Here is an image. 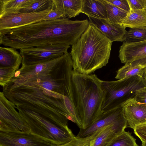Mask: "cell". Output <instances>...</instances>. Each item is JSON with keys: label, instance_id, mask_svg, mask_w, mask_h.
<instances>
[{"label": "cell", "instance_id": "cell-1", "mask_svg": "<svg viewBox=\"0 0 146 146\" xmlns=\"http://www.w3.org/2000/svg\"><path fill=\"white\" fill-rule=\"evenodd\" d=\"M6 98L17 107L32 111L62 125L69 116H76L72 101L62 95L64 84L54 72L42 70L23 76L13 77L3 87Z\"/></svg>", "mask_w": 146, "mask_h": 146}, {"label": "cell", "instance_id": "cell-2", "mask_svg": "<svg viewBox=\"0 0 146 146\" xmlns=\"http://www.w3.org/2000/svg\"><path fill=\"white\" fill-rule=\"evenodd\" d=\"M89 24L87 19L68 18L44 21L8 30L0 31V44L15 50L55 44L72 45Z\"/></svg>", "mask_w": 146, "mask_h": 146}, {"label": "cell", "instance_id": "cell-3", "mask_svg": "<svg viewBox=\"0 0 146 146\" xmlns=\"http://www.w3.org/2000/svg\"><path fill=\"white\" fill-rule=\"evenodd\" d=\"M112 42L94 26L89 24L70 53L73 70L91 74L108 63Z\"/></svg>", "mask_w": 146, "mask_h": 146}, {"label": "cell", "instance_id": "cell-4", "mask_svg": "<svg viewBox=\"0 0 146 146\" xmlns=\"http://www.w3.org/2000/svg\"><path fill=\"white\" fill-rule=\"evenodd\" d=\"M102 80L95 74H84L73 70V103L82 128L93 124L102 113L105 93Z\"/></svg>", "mask_w": 146, "mask_h": 146}, {"label": "cell", "instance_id": "cell-5", "mask_svg": "<svg viewBox=\"0 0 146 146\" xmlns=\"http://www.w3.org/2000/svg\"><path fill=\"white\" fill-rule=\"evenodd\" d=\"M30 132L57 146L66 144L75 136L69 129H66L54 121L36 112L15 106Z\"/></svg>", "mask_w": 146, "mask_h": 146}, {"label": "cell", "instance_id": "cell-6", "mask_svg": "<svg viewBox=\"0 0 146 146\" xmlns=\"http://www.w3.org/2000/svg\"><path fill=\"white\" fill-rule=\"evenodd\" d=\"M105 93L102 113L122 107L134 99L136 92L146 87L142 77L135 76L114 81L102 80Z\"/></svg>", "mask_w": 146, "mask_h": 146}, {"label": "cell", "instance_id": "cell-7", "mask_svg": "<svg viewBox=\"0 0 146 146\" xmlns=\"http://www.w3.org/2000/svg\"><path fill=\"white\" fill-rule=\"evenodd\" d=\"M70 47L67 45L55 44L21 48V64L28 65L44 63L62 56Z\"/></svg>", "mask_w": 146, "mask_h": 146}, {"label": "cell", "instance_id": "cell-8", "mask_svg": "<svg viewBox=\"0 0 146 146\" xmlns=\"http://www.w3.org/2000/svg\"><path fill=\"white\" fill-rule=\"evenodd\" d=\"M15 105L0 92V131L30 132V129L21 117Z\"/></svg>", "mask_w": 146, "mask_h": 146}, {"label": "cell", "instance_id": "cell-9", "mask_svg": "<svg viewBox=\"0 0 146 146\" xmlns=\"http://www.w3.org/2000/svg\"><path fill=\"white\" fill-rule=\"evenodd\" d=\"M51 9L36 13H6L1 14L0 31L12 29L42 21Z\"/></svg>", "mask_w": 146, "mask_h": 146}, {"label": "cell", "instance_id": "cell-10", "mask_svg": "<svg viewBox=\"0 0 146 146\" xmlns=\"http://www.w3.org/2000/svg\"><path fill=\"white\" fill-rule=\"evenodd\" d=\"M0 146H57L31 132L0 131Z\"/></svg>", "mask_w": 146, "mask_h": 146}, {"label": "cell", "instance_id": "cell-11", "mask_svg": "<svg viewBox=\"0 0 146 146\" xmlns=\"http://www.w3.org/2000/svg\"><path fill=\"white\" fill-rule=\"evenodd\" d=\"M113 124H127L122 106L103 113L93 124L80 129L77 136L84 137L95 135L104 127Z\"/></svg>", "mask_w": 146, "mask_h": 146}, {"label": "cell", "instance_id": "cell-12", "mask_svg": "<svg viewBox=\"0 0 146 146\" xmlns=\"http://www.w3.org/2000/svg\"><path fill=\"white\" fill-rule=\"evenodd\" d=\"M88 17L89 24L94 26L111 42H124L127 31L122 25L111 23L108 19Z\"/></svg>", "mask_w": 146, "mask_h": 146}, {"label": "cell", "instance_id": "cell-13", "mask_svg": "<svg viewBox=\"0 0 146 146\" xmlns=\"http://www.w3.org/2000/svg\"><path fill=\"white\" fill-rule=\"evenodd\" d=\"M122 106L129 127L134 129L137 125L146 123V104L138 103L133 99Z\"/></svg>", "mask_w": 146, "mask_h": 146}, {"label": "cell", "instance_id": "cell-14", "mask_svg": "<svg viewBox=\"0 0 146 146\" xmlns=\"http://www.w3.org/2000/svg\"><path fill=\"white\" fill-rule=\"evenodd\" d=\"M118 57L125 64L146 58V40L131 43L123 42L120 46Z\"/></svg>", "mask_w": 146, "mask_h": 146}, {"label": "cell", "instance_id": "cell-15", "mask_svg": "<svg viewBox=\"0 0 146 146\" xmlns=\"http://www.w3.org/2000/svg\"><path fill=\"white\" fill-rule=\"evenodd\" d=\"M127 125V124H113L104 127L91 140L90 146H107L125 131Z\"/></svg>", "mask_w": 146, "mask_h": 146}, {"label": "cell", "instance_id": "cell-16", "mask_svg": "<svg viewBox=\"0 0 146 146\" xmlns=\"http://www.w3.org/2000/svg\"><path fill=\"white\" fill-rule=\"evenodd\" d=\"M146 71V58L125 64L117 71L115 78L118 80L132 76L142 77Z\"/></svg>", "mask_w": 146, "mask_h": 146}, {"label": "cell", "instance_id": "cell-17", "mask_svg": "<svg viewBox=\"0 0 146 146\" xmlns=\"http://www.w3.org/2000/svg\"><path fill=\"white\" fill-rule=\"evenodd\" d=\"M23 58L20 53L10 47H0V68H11L16 71L22 64Z\"/></svg>", "mask_w": 146, "mask_h": 146}, {"label": "cell", "instance_id": "cell-18", "mask_svg": "<svg viewBox=\"0 0 146 146\" xmlns=\"http://www.w3.org/2000/svg\"><path fill=\"white\" fill-rule=\"evenodd\" d=\"M52 7L71 18L81 13L83 0H52Z\"/></svg>", "mask_w": 146, "mask_h": 146}, {"label": "cell", "instance_id": "cell-19", "mask_svg": "<svg viewBox=\"0 0 146 146\" xmlns=\"http://www.w3.org/2000/svg\"><path fill=\"white\" fill-rule=\"evenodd\" d=\"M81 13L88 17L108 19L106 8L102 0H83Z\"/></svg>", "mask_w": 146, "mask_h": 146}, {"label": "cell", "instance_id": "cell-20", "mask_svg": "<svg viewBox=\"0 0 146 146\" xmlns=\"http://www.w3.org/2000/svg\"><path fill=\"white\" fill-rule=\"evenodd\" d=\"M125 28H136L146 26L145 10L130 11L122 23Z\"/></svg>", "mask_w": 146, "mask_h": 146}, {"label": "cell", "instance_id": "cell-21", "mask_svg": "<svg viewBox=\"0 0 146 146\" xmlns=\"http://www.w3.org/2000/svg\"><path fill=\"white\" fill-rule=\"evenodd\" d=\"M36 0H0V15L6 13H16L20 9L34 2Z\"/></svg>", "mask_w": 146, "mask_h": 146}, {"label": "cell", "instance_id": "cell-22", "mask_svg": "<svg viewBox=\"0 0 146 146\" xmlns=\"http://www.w3.org/2000/svg\"><path fill=\"white\" fill-rule=\"evenodd\" d=\"M102 1L106 6L108 20L111 23L122 25L128 12L109 3L105 0Z\"/></svg>", "mask_w": 146, "mask_h": 146}, {"label": "cell", "instance_id": "cell-23", "mask_svg": "<svg viewBox=\"0 0 146 146\" xmlns=\"http://www.w3.org/2000/svg\"><path fill=\"white\" fill-rule=\"evenodd\" d=\"M145 40L146 26L130 28L126 33L124 42L127 43H131Z\"/></svg>", "mask_w": 146, "mask_h": 146}, {"label": "cell", "instance_id": "cell-24", "mask_svg": "<svg viewBox=\"0 0 146 146\" xmlns=\"http://www.w3.org/2000/svg\"><path fill=\"white\" fill-rule=\"evenodd\" d=\"M52 4V0H36L31 5L20 9L18 13H36L51 9Z\"/></svg>", "mask_w": 146, "mask_h": 146}, {"label": "cell", "instance_id": "cell-25", "mask_svg": "<svg viewBox=\"0 0 146 146\" xmlns=\"http://www.w3.org/2000/svg\"><path fill=\"white\" fill-rule=\"evenodd\" d=\"M136 140L129 131H124L107 146H139Z\"/></svg>", "mask_w": 146, "mask_h": 146}, {"label": "cell", "instance_id": "cell-26", "mask_svg": "<svg viewBox=\"0 0 146 146\" xmlns=\"http://www.w3.org/2000/svg\"><path fill=\"white\" fill-rule=\"evenodd\" d=\"M16 71L13 68H0V85L2 87L14 77Z\"/></svg>", "mask_w": 146, "mask_h": 146}, {"label": "cell", "instance_id": "cell-27", "mask_svg": "<svg viewBox=\"0 0 146 146\" xmlns=\"http://www.w3.org/2000/svg\"><path fill=\"white\" fill-rule=\"evenodd\" d=\"M91 139L90 137H81L75 136L67 143L57 146H90Z\"/></svg>", "mask_w": 146, "mask_h": 146}, {"label": "cell", "instance_id": "cell-28", "mask_svg": "<svg viewBox=\"0 0 146 146\" xmlns=\"http://www.w3.org/2000/svg\"><path fill=\"white\" fill-rule=\"evenodd\" d=\"M130 11L145 10L146 0H127Z\"/></svg>", "mask_w": 146, "mask_h": 146}, {"label": "cell", "instance_id": "cell-29", "mask_svg": "<svg viewBox=\"0 0 146 146\" xmlns=\"http://www.w3.org/2000/svg\"><path fill=\"white\" fill-rule=\"evenodd\" d=\"M133 130L134 134L142 142H146V123L136 126Z\"/></svg>", "mask_w": 146, "mask_h": 146}, {"label": "cell", "instance_id": "cell-30", "mask_svg": "<svg viewBox=\"0 0 146 146\" xmlns=\"http://www.w3.org/2000/svg\"><path fill=\"white\" fill-rule=\"evenodd\" d=\"M106 2L128 12L130 11L127 0H105Z\"/></svg>", "mask_w": 146, "mask_h": 146}, {"label": "cell", "instance_id": "cell-31", "mask_svg": "<svg viewBox=\"0 0 146 146\" xmlns=\"http://www.w3.org/2000/svg\"><path fill=\"white\" fill-rule=\"evenodd\" d=\"M66 17L64 14L58 10L52 7L50 13L45 17L43 20L49 21Z\"/></svg>", "mask_w": 146, "mask_h": 146}, {"label": "cell", "instance_id": "cell-32", "mask_svg": "<svg viewBox=\"0 0 146 146\" xmlns=\"http://www.w3.org/2000/svg\"><path fill=\"white\" fill-rule=\"evenodd\" d=\"M134 100L138 103L146 104V87L136 92Z\"/></svg>", "mask_w": 146, "mask_h": 146}, {"label": "cell", "instance_id": "cell-33", "mask_svg": "<svg viewBox=\"0 0 146 146\" xmlns=\"http://www.w3.org/2000/svg\"><path fill=\"white\" fill-rule=\"evenodd\" d=\"M142 78L143 80V82L146 86V71L144 73Z\"/></svg>", "mask_w": 146, "mask_h": 146}, {"label": "cell", "instance_id": "cell-34", "mask_svg": "<svg viewBox=\"0 0 146 146\" xmlns=\"http://www.w3.org/2000/svg\"><path fill=\"white\" fill-rule=\"evenodd\" d=\"M141 146H146V142H142V144Z\"/></svg>", "mask_w": 146, "mask_h": 146}, {"label": "cell", "instance_id": "cell-35", "mask_svg": "<svg viewBox=\"0 0 146 146\" xmlns=\"http://www.w3.org/2000/svg\"><path fill=\"white\" fill-rule=\"evenodd\" d=\"M145 11L146 12V8H145Z\"/></svg>", "mask_w": 146, "mask_h": 146}]
</instances>
